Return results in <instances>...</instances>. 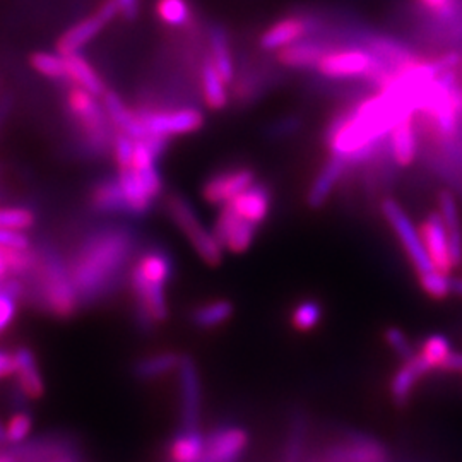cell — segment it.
Listing matches in <instances>:
<instances>
[{
    "label": "cell",
    "mask_w": 462,
    "mask_h": 462,
    "mask_svg": "<svg viewBox=\"0 0 462 462\" xmlns=\"http://www.w3.org/2000/svg\"><path fill=\"white\" fill-rule=\"evenodd\" d=\"M430 372L431 370H430L429 365L423 362V358L418 353L410 362H402L401 368L397 370L394 377L391 380V396L394 399L397 406L408 404L416 383Z\"/></svg>",
    "instance_id": "24"
},
{
    "label": "cell",
    "mask_w": 462,
    "mask_h": 462,
    "mask_svg": "<svg viewBox=\"0 0 462 462\" xmlns=\"http://www.w3.org/2000/svg\"><path fill=\"white\" fill-rule=\"evenodd\" d=\"M118 14L116 0H105L91 16L84 17L72 24L66 33L57 40V51L62 55L83 53L84 47L98 38L99 33L114 23Z\"/></svg>",
    "instance_id": "7"
},
{
    "label": "cell",
    "mask_w": 462,
    "mask_h": 462,
    "mask_svg": "<svg viewBox=\"0 0 462 462\" xmlns=\"http://www.w3.org/2000/svg\"><path fill=\"white\" fill-rule=\"evenodd\" d=\"M33 430V418L26 411H16L5 423V442L11 446H21L26 442Z\"/></svg>",
    "instance_id": "38"
},
{
    "label": "cell",
    "mask_w": 462,
    "mask_h": 462,
    "mask_svg": "<svg viewBox=\"0 0 462 462\" xmlns=\"http://www.w3.org/2000/svg\"><path fill=\"white\" fill-rule=\"evenodd\" d=\"M139 122L146 135H185L198 133L204 125V114L198 106L192 105H177V106H148L139 105L135 108Z\"/></svg>",
    "instance_id": "5"
},
{
    "label": "cell",
    "mask_w": 462,
    "mask_h": 462,
    "mask_svg": "<svg viewBox=\"0 0 462 462\" xmlns=\"http://www.w3.org/2000/svg\"><path fill=\"white\" fill-rule=\"evenodd\" d=\"M0 247L28 248L32 247V242H30V236L26 233L0 228Z\"/></svg>",
    "instance_id": "43"
},
{
    "label": "cell",
    "mask_w": 462,
    "mask_h": 462,
    "mask_svg": "<svg viewBox=\"0 0 462 462\" xmlns=\"http://www.w3.org/2000/svg\"><path fill=\"white\" fill-rule=\"evenodd\" d=\"M137 235L127 225H105L84 235L67 259L81 307L112 295L131 271Z\"/></svg>",
    "instance_id": "1"
},
{
    "label": "cell",
    "mask_w": 462,
    "mask_h": 462,
    "mask_svg": "<svg viewBox=\"0 0 462 462\" xmlns=\"http://www.w3.org/2000/svg\"><path fill=\"white\" fill-rule=\"evenodd\" d=\"M349 168L351 166H349L345 158L330 154L328 163L322 166V170L319 171V175L315 177L314 182H312L310 189H309L307 204L312 209L322 208L328 202V199L330 198V194L336 189V185L345 179V175H346Z\"/></svg>",
    "instance_id": "19"
},
{
    "label": "cell",
    "mask_w": 462,
    "mask_h": 462,
    "mask_svg": "<svg viewBox=\"0 0 462 462\" xmlns=\"http://www.w3.org/2000/svg\"><path fill=\"white\" fill-rule=\"evenodd\" d=\"M233 312H235V307L230 300H213V301H208V303L198 307L190 314V322L198 329H216V328L226 324L233 317Z\"/></svg>",
    "instance_id": "32"
},
{
    "label": "cell",
    "mask_w": 462,
    "mask_h": 462,
    "mask_svg": "<svg viewBox=\"0 0 462 462\" xmlns=\"http://www.w3.org/2000/svg\"><path fill=\"white\" fill-rule=\"evenodd\" d=\"M257 230V225L235 215L226 206H221L213 231L225 250H230L233 254H244L252 247Z\"/></svg>",
    "instance_id": "12"
},
{
    "label": "cell",
    "mask_w": 462,
    "mask_h": 462,
    "mask_svg": "<svg viewBox=\"0 0 462 462\" xmlns=\"http://www.w3.org/2000/svg\"><path fill=\"white\" fill-rule=\"evenodd\" d=\"M0 444H5V425L0 421Z\"/></svg>",
    "instance_id": "50"
},
{
    "label": "cell",
    "mask_w": 462,
    "mask_h": 462,
    "mask_svg": "<svg viewBox=\"0 0 462 462\" xmlns=\"http://www.w3.org/2000/svg\"><path fill=\"white\" fill-rule=\"evenodd\" d=\"M129 273L148 282L166 286L173 278V259L166 248L149 247L134 259Z\"/></svg>",
    "instance_id": "17"
},
{
    "label": "cell",
    "mask_w": 462,
    "mask_h": 462,
    "mask_svg": "<svg viewBox=\"0 0 462 462\" xmlns=\"http://www.w3.org/2000/svg\"><path fill=\"white\" fill-rule=\"evenodd\" d=\"M389 143L397 166L413 165L418 154V133L413 116H408L397 124L389 135Z\"/></svg>",
    "instance_id": "28"
},
{
    "label": "cell",
    "mask_w": 462,
    "mask_h": 462,
    "mask_svg": "<svg viewBox=\"0 0 462 462\" xmlns=\"http://www.w3.org/2000/svg\"><path fill=\"white\" fill-rule=\"evenodd\" d=\"M305 442H307V421L301 414H297L293 416L290 425L282 462H303L305 447H307Z\"/></svg>",
    "instance_id": "36"
},
{
    "label": "cell",
    "mask_w": 462,
    "mask_h": 462,
    "mask_svg": "<svg viewBox=\"0 0 462 462\" xmlns=\"http://www.w3.org/2000/svg\"><path fill=\"white\" fill-rule=\"evenodd\" d=\"M34 250L33 271L23 280L26 300L55 319L74 317L81 309V301L66 257L51 244L38 245Z\"/></svg>",
    "instance_id": "2"
},
{
    "label": "cell",
    "mask_w": 462,
    "mask_h": 462,
    "mask_svg": "<svg viewBox=\"0 0 462 462\" xmlns=\"http://www.w3.org/2000/svg\"><path fill=\"white\" fill-rule=\"evenodd\" d=\"M57 462H76V461H57Z\"/></svg>",
    "instance_id": "51"
},
{
    "label": "cell",
    "mask_w": 462,
    "mask_h": 462,
    "mask_svg": "<svg viewBox=\"0 0 462 462\" xmlns=\"http://www.w3.org/2000/svg\"><path fill=\"white\" fill-rule=\"evenodd\" d=\"M89 208L97 215L129 216L118 177H105L89 190Z\"/></svg>",
    "instance_id": "21"
},
{
    "label": "cell",
    "mask_w": 462,
    "mask_h": 462,
    "mask_svg": "<svg viewBox=\"0 0 462 462\" xmlns=\"http://www.w3.org/2000/svg\"><path fill=\"white\" fill-rule=\"evenodd\" d=\"M420 235L423 240V245L429 252L430 261L435 269L442 273H450L454 267L448 247V236H447L446 225L442 221V216L439 213H431L420 226Z\"/></svg>",
    "instance_id": "15"
},
{
    "label": "cell",
    "mask_w": 462,
    "mask_h": 462,
    "mask_svg": "<svg viewBox=\"0 0 462 462\" xmlns=\"http://www.w3.org/2000/svg\"><path fill=\"white\" fill-rule=\"evenodd\" d=\"M301 118L297 116H281L278 120H274L273 124L267 125V131L265 135L271 139V141H281V139H286V137H291L301 129Z\"/></svg>",
    "instance_id": "42"
},
{
    "label": "cell",
    "mask_w": 462,
    "mask_h": 462,
    "mask_svg": "<svg viewBox=\"0 0 462 462\" xmlns=\"http://www.w3.org/2000/svg\"><path fill=\"white\" fill-rule=\"evenodd\" d=\"M66 57V83L83 88L86 91L103 97L106 93L105 81L101 79L98 70L84 57L83 53H72Z\"/></svg>",
    "instance_id": "25"
},
{
    "label": "cell",
    "mask_w": 462,
    "mask_h": 462,
    "mask_svg": "<svg viewBox=\"0 0 462 462\" xmlns=\"http://www.w3.org/2000/svg\"><path fill=\"white\" fill-rule=\"evenodd\" d=\"M14 377V353L0 349V380Z\"/></svg>",
    "instance_id": "45"
},
{
    "label": "cell",
    "mask_w": 462,
    "mask_h": 462,
    "mask_svg": "<svg viewBox=\"0 0 462 462\" xmlns=\"http://www.w3.org/2000/svg\"><path fill=\"white\" fill-rule=\"evenodd\" d=\"M322 315H324V309L320 301L307 298L295 305L290 320L295 329L300 332H309L319 326V322L322 320Z\"/></svg>",
    "instance_id": "35"
},
{
    "label": "cell",
    "mask_w": 462,
    "mask_h": 462,
    "mask_svg": "<svg viewBox=\"0 0 462 462\" xmlns=\"http://www.w3.org/2000/svg\"><path fill=\"white\" fill-rule=\"evenodd\" d=\"M439 215L442 216V221L446 225L452 264H454V267H457V265L462 264L461 217H459L457 202L450 192H440V196H439Z\"/></svg>",
    "instance_id": "27"
},
{
    "label": "cell",
    "mask_w": 462,
    "mask_h": 462,
    "mask_svg": "<svg viewBox=\"0 0 462 462\" xmlns=\"http://www.w3.org/2000/svg\"><path fill=\"white\" fill-rule=\"evenodd\" d=\"M34 70L50 81L66 83V57L59 51H34L30 57Z\"/></svg>",
    "instance_id": "33"
},
{
    "label": "cell",
    "mask_w": 462,
    "mask_h": 462,
    "mask_svg": "<svg viewBox=\"0 0 462 462\" xmlns=\"http://www.w3.org/2000/svg\"><path fill=\"white\" fill-rule=\"evenodd\" d=\"M0 462H19L16 456L11 452H2L0 450Z\"/></svg>",
    "instance_id": "49"
},
{
    "label": "cell",
    "mask_w": 462,
    "mask_h": 462,
    "mask_svg": "<svg viewBox=\"0 0 462 462\" xmlns=\"http://www.w3.org/2000/svg\"><path fill=\"white\" fill-rule=\"evenodd\" d=\"M180 360H182V356L173 351H163V353H156V355H151L146 358H141L137 364L134 365V377L141 382L162 379L171 372H177Z\"/></svg>",
    "instance_id": "30"
},
{
    "label": "cell",
    "mask_w": 462,
    "mask_h": 462,
    "mask_svg": "<svg viewBox=\"0 0 462 462\" xmlns=\"http://www.w3.org/2000/svg\"><path fill=\"white\" fill-rule=\"evenodd\" d=\"M420 284L423 291L435 300H444L450 293V278L447 273L439 269L420 274Z\"/></svg>",
    "instance_id": "39"
},
{
    "label": "cell",
    "mask_w": 462,
    "mask_h": 462,
    "mask_svg": "<svg viewBox=\"0 0 462 462\" xmlns=\"http://www.w3.org/2000/svg\"><path fill=\"white\" fill-rule=\"evenodd\" d=\"M156 16L168 28L190 30L196 26L194 7L189 0H156Z\"/></svg>",
    "instance_id": "31"
},
{
    "label": "cell",
    "mask_w": 462,
    "mask_h": 462,
    "mask_svg": "<svg viewBox=\"0 0 462 462\" xmlns=\"http://www.w3.org/2000/svg\"><path fill=\"white\" fill-rule=\"evenodd\" d=\"M14 379L16 387L28 399H40L45 394V382L42 370L30 347L21 346L14 351Z\"/></svg>",
    "instance_id": "20"
},
{
    "label": "cell",
    "mask_w": 462,
    "mask_h": 462,
    "mask_svg": "<svg viewBox=\"0 0 462 462\" xmlns=\"http://www.w3.org/2000/svg\"><path fill=\"white\" fill-rule=\"evenodd\" d=\"M116 177H118V182H120L122 192H124L129 216L143 217V216L148 215L149 211L152 209L156 199L151 196L146 183L143 182L139 173L133 168H127V170H118Z\"/></svg>",
    "instance_id": "23"
},
{
    "label": "cell",
    "mask_w": 462,
    "mask_h": 462,
    "mask_svg": "<svg viewBox=\"0 0 462 462\" xmlns=\"http://www.w3.org/2000/svg\"><path fill=\"white\" fill-rule=\"evenodd\" d=\"M199 84H200L199 88H200L202 99L209 110L219 112V110L226 108V105L230 101V93L226 88L228 83L223 79V76L219 74V70L216 69L208 53L200 59Z\"/></svg>",
    "instance_id": "22"
},
{
    "label": "cell",
    "mask_w": 462,
    "mask_h": 462,
    "mask_svg": "<svg viewBox=\"0 0 462 462\" xmlns=\"http://www.w3.org/2000/svg\"><path fill=\"white\" fill-rule=\"evenodd\" d=\"M339 45L328 38L319 36H305L295 43L284 47L276 53L278 64L293 70H315L319 62L329 53L330 50L337 49Z\"/></svg>",
    "instance_id": "10"
},
{
    "label": "cell",
    "mask_w": 462,
    "mask_h": 462,
    "mask_svg": "<svg viewBox=\"0 0 462 462\" xmlns=\"http://www.w3.org/2000/svg\"><path fill=\"white\" fill-rule=\"evenodd\" d=\"M101 101L105 105V110L110 116L116 133L127 134L135 141L144 137V131H143V125L139 122V116L135 114V110L127 106V103L116 93L106 89V93L101 97Z\"/></svg>",
    "instance_id": "26"
},
{
    "label": "cell",
    "mask_w": 462,
    "mask_h": 462,
    "mask_svg": "<svg viewBox=\"0 0 462 462\" xmlns=\"http://www.w3.org/2000/svg\"><path fill=\"white\" fill-rule=\"evenodd\" d=\"M208 55L211 57L216 69L223 76L226 83H233L235 79V57L231 51L230 36L226 28L221 23H209L204 30Z\"/></svg>",
    "instance_id": "18"
},
{
    "label": "cell",
    "mask_w": 462,
    "mask_h": 462,
    "mask_svg": "<svg viewBox=\"0 0 462 462\" xmlns=\"http://www.w3.org/2000/svg\"><path fill=\"white\" fill-rule=\"evenodd\" d=\"M116 5L120 17H124L125 21H135L141 14L143 0H116Z\"/></svg>",
    "instance_id": "44"
},
{
    "label": "cell",
    "mask_w": 462,
    "mask_h": 462,
    "mask_svg": "<svg viewBox=\"0 0 462 462\" xmlns=\"http://www.w3.org/2000/svg\"><path fill=\"white\" fill-rule=\"evenodd\" d=\"M450 293L462 297V278H450Z\"/></svg>",
    "instance_id": "48"
},
{
    "label": "cell",
    "mask_w": 462,
    "mask_h": 462,
    "mask_svg": "<svg viewBox=\"0 0 462 462\" xmlns=\"http://www.w3.org/2000/svg\"><path fill=\"white\" fill-rule=\"evenodd\" d=\"M255 182V171L248 166H233L215 173L202 185V198L213 206H225Z\"/></svg>",
    "instance_id": "9"
},
{
    "label": "cell",
    "mask_w": 462,
    "mask_h": 462,
    "mask_svg": "<svg viewBox=\"0 0 462 462\" xmlns=\"http://www.w3.org/2000/svg\"><path fill=\"white\" fill-rule=\"evenodd\" d=\"M448 374H462V353H450L444 366L440 368Z\"/></svg>",
    "instance_id": "46"
},
{
    "label": "cell",
    "mask_w": 462,
    "mask_h": 462,
    "mask_svg": "<svg viewBox=\"0 0 462 462\" xmlns=\"http://www.w3.org/2000/svg\"><path fill=\"white\" fill-rule=\"evenodd\" d=\"M248 446V433L236 425H221L206 437L200 462H238Z\"/></svg>",
    "instance_id": "11"
},
{
    "label": "cell",
    "mask_w": 462,
    "mask_h": 462,
    "mask_svg": "<svg viewBox=\"0 0 462 462\" xmlns=\"http://www.w3.org/2000/svg\"><path fill=\"white\" fill-rule=\"evenodd\" d=\"M309 36V28L303 16L295 13L273 23L259 38V49L267 53H278L280 50Z\"/></svg>",
    "instance_id": "16"
},
{
    "label": "cell",
    "mask_w": 462,
    "mask_h": 462,
    "mask_svg": "<svg viewBox=\"0 0 462 462\" xmlns=\"http://www.w3.org/2000/svg\"><path fill=\"white\" fill-rule=\"evenodd\" d=\"M11 276L9 269H7V263H5V248L0 247V280Z\"/></svg>",
    "instance_id": "47"
},
{
    "label": "cell",
    "mask_w": 462,
    "mask_h": 462,
    "mask_svg": "<svg viewBox=\"0 0 462 462\" xmlns=\"http://www.w3.org/2000/svg\"><path fill=\"white\" fill-rule=\"evenodd\" d=\"M383 337H385V343L393 347V351L401 358V362H410L416 356L418 351L414 349L408 336L399 328H387L383 332Z\"/></svg>",
    "instance_id": "40"
},
{
    "label": "cell",
    "mask_w": 462,
    "mask_h": 462,
    "mask_svg": "<svg viewBox=\"0 0 462 462\" xmlns=\"http://www.w3.org/2000/svg\"><path fill=\"white\" fill-rule=\"evenodd\" d=\"M206 437L200 430H180L168 447L170 462H200L204 457Z\"/></svg>",
    "instance_id": "29"
},
{
    "label": "cell",
    "mask_w": 462,
    "mask_h": 462,
    "mask_svg": "<svg viewBox=\"0 0 462 462\" xmlns=\"http://www.w3.org/2000/svg\"><path fill=\"white\" fill-rule=\"evenodd\" d=\"M271 204H273V192H271L269 185L254 182L244 192H240L236 198L228 200L225 206L235 215L261 226L271 213Z\"/></svg>",
    "instance_id": "14"
},
{
    "label": "cell",
    "mask_w": 462,
    "mask_h": 462,
    "mask_svg": "<svg viewBox=\"0 0 462 462\" xmlns=\"http://www.w3.org/2000/svg\"><path fill=\"white\" fill-rule=\"evenodd\" d=\"M66 112L79 152L88 158H101L112 152L116 131L99 97L67 84Z\"/></svg>",
    "instance_id": "3"
},
{
    "label": "cell",
    "mask_w": 462,
    "mask_h": 462,
    "mask_svg": "<svg viewBox=\"0 0 462 462\" xmlns=\"http://www.w3.org/2000/svg\"><path fill=\"white\" fill-rule=\"evenodd\" d=\"M450 353H452L450 343L442 334L429 336L418 351V355L423 358V362L429 365L430 370H440Z\"/></svg>",
    "instance_id": "34"
},
{
    "label": "cell",
    "mask_w": 462,
    "mask_h": 462,
    "mask_svg": "<svg viewBox=\"0 0 462 462\" xmlns=\"http://www.w3.org/2000/svg\"><path fill=\"white\" fill-rule=\"evenodd\" d=\"M134 146L135 139L124 133H116L112 144V154L118 170H127L133 166Z\"/></svg>",
    "instance_id": "41"
},
{
    "label": "cell",
    "mask_w": 462,
    "mask_h": 462,
    "mask_svg": "<svg viewBox=\"0 0 462 462\" xmlns=\"http://www.w3.org/2000/svg\"><path fill=\"white\" fill-rule=\"evenodd\" d=\"M380 211L387 219V223L391 225V228L396 233L397 240L404 248V252L408 254L418 276L433 271L435 267L430 261L429 252L423 245L421 235H420V231L416 230L411 217L406 215V211L399 206V202H396L394 199L385 198L380 202Z\"/></svg>",
    "instance_id": "6"
},
{
    "label": "cell",
    "mask_w": 462,
    "mask_h": 462,
    "mask_svg": "<svg viewBox=\"0 0 462 462\" xmlns=\"http://www.w3.org/2000/svg\"><path fill=\"white\" fill-rule=\"evenodd\" d=\"M179 399L182 430H200L202 387L198 365L192 356H182L179 365Z\"/></svg>",
    "instance_id": "8"
},
{
    "label": "cell",
    "mask_w": 462,
    "mask_h": 462,
    "mask_svg": "<svg viewBox=\"0 0 462 462\" xmlns=\"http://www.w3.org/2000/svg\"><path fill=\"white\" fill-rule=\"evenodd\" d=\"M34 223L33 209L26 206H0V228L26 233L33 228Z\"/></svg>",
    "instance_id": "37"
},
{
    "label": "cell",
    "mask_w": 462,
    "mask_h": 462,
    "mask_svg": "<svg viewBox=\"0 0 462 462\" xmlns=\"http://www.w3.org/2000/svg\"><path fill=\"white\" fill-rule=\"evenodd\" d=\"M276 83L274 74L267 70V67L254 66L245 64L242 67L233 79L231 88V98L235 99L236 105H252L254 101L263 98L269 86Z\"/></svg>",
    "instance_id": "13"
},
{
    "label": "cell",
    "mask_w": 462,
    "mask_h": 462,
    "mask_svg": "<svg viewBox=\"0 0 462 462\" xmlns=\"http://www.w3.org/2000/svg\"><path fill=\"white\" fill-rule=\"evenodd\" d=\"M166 213L206 264L216 267L223 263L225 248L217 242L215 231H209L202 225L189 199L183 198L182 194H170L166 198Z\"/></svg>",
    "instance_id": "4"
}]
</instances>
